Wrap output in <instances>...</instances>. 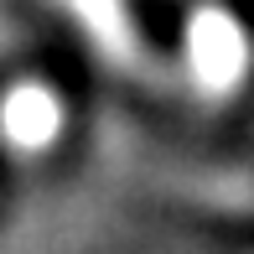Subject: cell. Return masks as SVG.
Here are the masks:
<instances>
[{
  "label": "cell",
  "instance_id": "obj_2",
  "mask_svg": "<svg viewBox=\"0 0 254 254\" xmlns=\"http://www.w3.org/2000/svg\"><path fill=\"white\" fill-rule=\"evenodd\" d=\"M67 130V104L52 83L42 78H16L0 94V145L21 161L52 156Z\"/></svg>",
  "mask_w": 254,
  "mask_h": 254
},
{
  "label": "cell",
  "instance_id": "obj_3",
  "mask_svg": "<svg viewBox=\"0 0 254 254\" xmlns=\"http://www.w3.org/2000/svg\"><path fill=\"white\" fill-rule=\"evenodd\" d=\"M52 5L99 52V63L120 67V73H140L145 67V42H140V26L130 16V0H52Z\"/></svg>",
  "mask_w": 254,
  "mask_h": 254
},
{
  "label": "cell",
  "instance_id": "obj_1",
  "mask_svg": "<svg viewBox=\"0 0 254 254\" xmlns=\"http://www.w3.org/2000/svg\"><path fill=\"white\" fill-rule=\"evenodd\" d=\"M182 67H187L192 88L202 99H213V104L234 99L249 83V67H254V42H249L244 21L228 5H197L187 16V31H182Z\"/></svg>",
  "mask_w": 254,
  "mask_h": 254
}]
</instances>
